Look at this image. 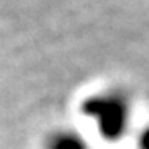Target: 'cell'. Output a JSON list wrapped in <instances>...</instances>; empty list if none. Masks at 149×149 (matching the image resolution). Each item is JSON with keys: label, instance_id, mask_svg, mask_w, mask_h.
Listing matches in <instances>:
<instances>
[{"label": "cell", "instance_id": "obj_3", "mask_svg": "<svg viewBox=\"0 0 149 149\" xmlns=\"http://www.w3.org/2000/svg\"><path fill=\"white\" fill-rule=\"evenodd\" d=\"M141 149H149V126L141 134Z\"/></svg>", "mask_w": 149, "mask_h": 149}, {"label": "cell", "instance_id": "obj_1", "mask_svg": "<svg viewBox=\"0 0 149 149\" xmlns=\"http://www.w3.org/2000/svg\"><path fill=\"white\" fill-rule=\"evenodd\" d=\"M80 111L93 123L98 136L108 143L124 138L133 121L131 98L119 88H106L91 93L83 100Z\"/></svg>", "mask_w": 149, "mask_h": 149}, {"label": "cell", "instance_id": "obj_2", "mask_svg": "<svg viewBox=\"0 0 149 149\" xmlns=\"http://www.w3.org/2000/svg\"><path fill=\"white\" fill-rule=\"evenodd\" d=\"M45 149H90V143L76 129L58 128L47 136Z\"/></svg>", "mask_w": 149, "mask_h": 149}]
</instances>
